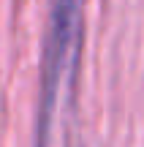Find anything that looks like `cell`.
Masks as SVG:
<instances>
[{"instance_id":"1","label":"cell","mask_w":144,"mask_h":147,"mask_svg":"<svg viewBox=\"0 0 144 147\" xmlns=\"http://www.w3.org/2000/svg\"><path fill=\"white\" fill-rule=\"evenodd\" d=\"M82 27H84V0H49L33 147H49L60 98V82L65 74L76 71V63H79Z\"/></svg>"}]
</instances>
